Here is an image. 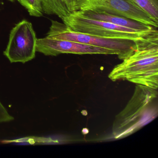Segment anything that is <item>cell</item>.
<instances>
[{
  "label": "cell",
  "instance_id": "obj_1",
  "mask_svg": "<svg viewBox=\"0 0 158 158\" xmlns=\"http://www.w3.org/2000/svg\"><path fill=\"white\" fill-rule=\"evenodd\" d=\"M158 36L138 41L135 50L109 75L112 81L126 79L138 85L157 89Z\"/></svg>",
  "mask_w": 158,
  "mask_h": 158
},
{
  "label": "cell",
  "instance_id": "obj_2",
  "mask_svg": "<svg viewBox=\"0 0 158 158\" xmlns=\"http://www.w3.org/2000/svg\"><path fill=\"white\" fill-rule=\"evenodd\" d=\"M157 89L139 85L125 109L117 115L114 124L115 138L136 131L157 115Z\"/></svg>",
  "mask_w": 158,
  "mask_h": 158
},
{
  "label": "cell",
  "instance_id": "obj_3",
  "mask_svg": "<svg viewBox=\"0 0 158 158\" xmlns=\"http://www.w3.org/2000/svg\"><path fill=\"white\" fill-rule=\"evenodd\" d=\"M62 20L73 31L104 38L138 41L158 36L157 29L149 32H140L108 22L90 19L77 11Z\"/></svg>",
  "mask_w": 158,
  "mask_h": 158
},
{
  "label": "cell",
  "instance_id": "obj_4",
  "mask_svg": "<svg viewBox=\"0 0 158 158\" xmlns=\"http://www.w3.org/2000/svg\"><path fill=\"white\" fill-rule=\"evenodd\" d=\"M47 37L54 39L67 40L114 51L123 60L135 50L138 41L128 40L108 39L75 32L64 23L51 20V25Z\"/></svg>",
  "mask_w": 158,
  "mask_h": 158
},
{
  "label": "cell",
  "instance_id": "obj_5",
  "mask_svg": "<svg viewBox=\"0 0 158 158\" xmlns=\"http://www.w3.org/2000/svg\"><path fill=\"white\" fill-rule=\"evenodd\" d=\"M75 11L106 12L158 28V23L128 0H75Z\"/></svg>",
  "mask_w": 158,
  "mask_h": 158
},
{
  "label": "cell",
  "instance_id": "obj_6",
  "mask_svg": "<svg viewBox=\"0 0 158 158\" xmlns=\"http://www.w3.org/2000/svg\"><path fill=\"white\" fill-rule=\"evenodd\" d=\"M37 40L32 23L23 20L11 30L9 43L3 54L11 63H25L35 57Z\"/></svg>",
  "mask_w": 158,
  "mask_h": 158
},
{
  "label": "cell",
  "instance_id": "obj_7",
  "mask_svg": "<svg viewBox=\"0 0 158 158\" xmlns=\"http://www.w3.org/2000/svg\"><path fill=\"white\" fill-rule=\"evenodd\" d=\"M36 52L46 56H57L61 54L118 55L114 51L75 41L54 39L45 37L37 40Z\"/></svg>",
  "mask_w": 158,
  "mask_h": 158
},
{
  "label": "cell",
  "instance_id": "obj_8",
  "mask_svg": "<svg viewBox=\"0 0 158 158\" xmlns=\"http://www.w3.org/2000/svg\"><path fill=\"white\" fill-rule=\"evenodd\" d=\"M81 14L85 17L100 20L114 24L116 25L131 29H135L140 32H149L157 28L141 23L118 15L110 14L106 12H95L91 11H80Z\"/></svg>",
  "mask_w": 158,
  "mask_h": 158
},
{
  "label": "cell",
  "instance_id": "obj_9",
  "mask_svg": "<svg viewBox=\"0 0 158 158\" xmlns=\"http://www.w3.org/2000/svg\"><path fill=\"white\" fill-rule=\"evenodd\" d=\"M42 10L63 20L75 11V0H41Z\"/></svg>",
  "mask_w": 158,
  "mask_h": 158
},
{
  "label": "cell",
  "instance_id": "obj_10",
  "mask_svg": "<svg viewBox=\"0 0 158 158\" xmlns=\"http://www.w3.org/2000/svg\"><path fill=\"white\" fill-rule=\"evenodd\" d=\"M138 6L158 23V0H128Z\"/></svg>",
  "mask_w": 158,
  "mask_h": 158
},
{
  "label": "cell",
  "instance_id": "obj_11",
  "mask_svg": "<svg viewBox=\"0 0 158 158\" xmlns=\"http://www.w3.org/2000/svg\"><path fill=\"white\" fill-rule=\"evenodd\" d=\"M27 10L30 16L41 17L43 15L41 0H17Z\"/></svg>",
  "mask_w": 158,
  "mask_h": 158
},
{
  "label": "cell",
  "instance_id": "obj_12",
  "mask_svg": "<svg viewBox=\"0 0 158 158\" xmlns=\"http://www.w3.org/2000/svg\"><path fill=\"white\" fill-rule=\"evenodd\" d=\"M14 120V117L9 113L0 101V123H9Z\"/></svg>",
  "mask_w": 158,
  "mask_h": 158
},
{
  "label": "cell",
  "instance_id": "obj_13",
  "mask_svg": "<svg viewBox=\"0 0 158 158\" xmlns=\"http://www.w3.org/2000/svg\"><path fill=\"white\" fill-rule=\"evenodd\" d=\"M9 1L11 2H14L16 0H8Z\"/></svg>",
  "mask_w": 158,
  "mask_h": 158
}]
</instances>
